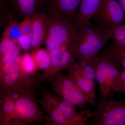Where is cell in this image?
Returning <instances> with one entry per match:
<instances>
[{"label":"cell","instance_id":"6da1fadb","mask_svg":"<svg viewBox=\"0 0 125 125\" xmlns=\"http://www.w3.org/2000/svg\"><path fill=\"white\" fill-rule=\"evenodd\" d=\"M77 34L69 46L78 60L92 63L99 52L112 39L110 29H102L94 25L90 21L77 28Z\"/></svg>","mask_w":125,"mask_h":125},{"label":"cell","instance_id":"7a4b0ae2","mask_svg":"<svg viewBox=\"0 0 125 125\" xmlns=\"http://www.w3.org/2000/svg\"><path fill=\"white\" fill-rule=\"evenodd\" d=\"M41 89L42 97L37 101L47 114L46 125H86V121L93 116L91 110L78 112L72 104L43 88Z\"/></svg>","mask_w":125,"mask_h":125},{"label":"cell","instance_id":"3957f363","mask_svg":"<svg viewBox=\"0 0 125 125\" xmlns=\"http://www.w3.org/2000/svg\"><path fill=\"white\" fill-rule=\"evenodd\" d=\"M37 86L23 84L9 88L15 106L14 116L10 125H26L42 122L46 123L47 117L39 107L34 92Z\"/></svg>","mask_w":125,"mask_h":125},{"label":"cell","instance_id":"277c9868","mask_svg":"<svg viewBox=\"0 0 125 125\" xmlns=\"http://www.w3.org/2000/svg\"><path fill=\"white\" fill-rule=\"evenodd\" d=\"M49 18V24L45 45L48 51L69 46L76 37L77 29L73 22L58 12L46 11Z\"/></svg>","mask_w":125,"mask_h":125},{"label":"cell","instance_id":"5b68a950","mask_svg":"<svg viewBox=\"0 0 125 125\" xmlns=\"http://www.w3.org/2000/svg\"><path fill=\"white\" fill-rule=\"evenodd\" d=\"M92 118L90 125H125V101L102 96Z\"/></svg>","mask_w":125,"mask_h":125},{"label":"cell","instance_id":"8992f818","mask_svg":"<svg viewBox=\"0 0 125 125\" xmlns=\"http://www.w3.org/2000/svg\"><path fill=\"white\" fill-rule=\"evenodd\" d=\"M52 89L56 94L65 101L79 107L87 104L96 105V100L87 95L69 76L58 73L51 82Z\"/></svg>","mask_w":125,"mask_h":125},{"label":"cell","instance_id":"52a82bcc","mask_svg":"<svg viewBox=\"0 0 125 125\" xmlns=\"http://www.w3.org/2000/svg\"><path fill=\"white\" fill-rule=\"evenodd\" d=\"M92 63L102 96L108 97L113 93L120 66L110 58L100 55Z\"/></svg>","mask_w":125,"mask_h":125},{"label":"cell","instance_id":"ba28073f","mask_svg":"<svg viewBox=\"0 0 125 125\" xmlns=\"http://www.w3.org/2000/svg\"><path fill=\"white\" fill-rule=\"evenodd\" d=\"M81 89L94 100L97 99L96 78L92 63L78 60L65 70Z\"/></svg>","mask_w":125,"mask_h":125},{"label":"cell","instance_id":"9c48e42d","mask_svg":"<svg viewBox=\"0 0 125 125\" xmlns=\"http://www.w3.org/2000/svg\"><path fill=\"white\" fill-rule=\"evenodd\" d=\"M51 63L42 76L37 79L38 84L42 82L51 83L56 75L75 62V58L68 46L54 48L49 51Z\"/></svg>","mask_w":125,"mask_h":125},{"label":"cell","instance_id":"30bf717a","mask_svg":"<svg viewBox=\"0 0 125 125\" xmlns=\"http://www.w3.org/2000/svg\"><path fill=\"white\" fill-rule=\"evenodd\" d=\"M93 18L98 27L110 29L123 23L125 16L117 0H103Z\"/></svg>","mask_w":125,"mask_h":125},{"label":"cell","instance_id":"8fae6325","mask_svg":"<svg viewBox=\"0 0 125 125\" xmlns=\"http://www.w3.org/2000/svg\"><path fill=\"white\" fill-rule=\"evenodd\" d=\"M38 78L27 76L17 62H8L0 66V87H14L23 84H38Z\"/></svg>","mask_w":125,"mask_h":125},{"label":"cell","instance_id":"7c38bea8","mask_svg":"<svg viewBox=\"0 0 125 125\" xmlns=\"http://www.w3.org/2000/svg\"><path fill=\"white\" fill-rule=\"evenodd\" d=\"M32 32L30 53L35 55L43 45L45 44L49 24V18L46 11L40 10L32 16Z\"/></svg>","mask_w":125,"mask_h":125},{"label":"cell","instance_id":"4fadbf2b","mask_svg":"<svg viewBox=\"0 0 125 125\" xmlns=\"http://www.w3.org/2000/svg\"><path fill=\"white\" fill-rule=\"evenodd\" d=\"M82 0H43L42 10L57 11L72 21L74 20Z\"/></svg>","mask_w":125,"mask_h":125},{"label":"cell","instance_id":"5bb4252c","mask_svg":"<svg viewBox=\"0 0 125 125\" xmlns=\"http://www.w3.org/2000/svg\"><path fill=\"white\" fill-rule=\"evenodd\" d=\"M15 106L8 87H0V125H10L14 116Z\"/></svg>","mask_w":125,"mask_h":125},{"label":"cell","instance_id":"9a60e30c","mask_svg":"<svg viewBox=\"0 0 125 125\" xmlns=\"http://www.w3.org/2000/svg\"><path fill=\"white\" fill-rule=\"evenodd\" d=\"M43 0H10V7L16 16L24 20L42 10Z\"/></svg>","mask_w":125,"mask_h":125},{"label":"cell","instance_id":"2e32d148","mask_svg":"<svg viewBox=\"0 0 125 125\" xmlns=\"http://www.w3.org/2000/svg\"><path fill=\"white\" fill-rule=\"evenodd\" d=\"M103 0H82L74 20L76 28L90 21L100 7Z\"/></svg>","mask_w":125,"mask_h":125},{"label":"cell","instance_id":"e0dca14e","mask_svg":"<svg viewBox=\"0 0 125 125\" xmlns=\"http://www.w3.org/2000/svg\"><path fill=\"white\" fill-rule=\"evenodd\" d=\"M18 43L7 38L1 39L0 42V66L8 62L16 61L21 56Z\"/></svg>","mask_w":125,"mask_h":125},{"label":"cell","instance_id":"ac0fdd59","mask_svg":"<svg viewBox=\"0 0 125 125\" xmlns=\"http://www.w3.org/2000/svg\"><path fill=\"white\" fill-rule=\"evenodd\" d=\"M100 55L110 58L125 70V46L112 45L103 51Z\"/></svg>","mask_w":125,"mask_h":125},{"label":"cell","instance_id":"d6986e66","mask_svg":"<svg viewBox=\"0 0 125 125\" xmlns=\"http://www.w3.org/2000/svg\"><path fill=\"white\" fill-rule=\"evenodd\" d=\"M13 15L10 11L8 24L2 33L1 38L9 39L18 43V39L22 32L16 16Z\"/></svg>","mask_w":125,"mask_h":125},{"label":"cell","instance_id":"ffe728a7","mask_svg":"<svg viewBox=\"0 0 125 125\" xmlns=\"http://www.w3.org/2000/svg\"><path fill=\"white\" fill-rule=\"evenodd\" d=\"M20 65L22 71L25 75L35 77V74L38 70L33 56L30 52H24L22 55Z\"/></svg>","mask_w":125,"mask_h":125},{"label":"cell","instance_id":"44dd1931","mask_svg":"<svg viewBox=\"0 0 125 125\" xmlns=\"http://www.w3.org/2000/svg\"><path fill=\"white\" fill-rule=\"evenodd\" d=\"M33 56L38 70H46L51 63L50 52L47 49H40Z\"/></svg>","mask_w":125,"mask_h":125},{"label":"cell","instance_id":"7402d4cb","mask_svg":"<svg viewBox=\"0 0 125 125\" xmlns=\"http://www.w3.org/2000/svg\"><path fill=\"white\" fill-rule=\"evenodd\" d=\"M111 31L112 45L125 46V23H122L110 28Z\"/></svg>","mask_w":125,"mask_h":125},{"label":"cell","instance_id":"603a6c76","mask_svg":"<svg viewBox=\"0 0 125 125\" xmlns=\"http://www.w3.org/2000/svg\"><path fill=\"white\" fill-rule=\"evenodd\" d=\"M10 0H0V24L3 25L9 20Z\"/></svg>","mask_w":125,"mask_h":125},{"label":"cell","instance_id":"cb8c5ba5","mask_svg":"<svg viewBox=\"0 0 125 125\" xmlns=\"http://www.w3.org/2000/svg\"><path fill=\"white\" fill-rule=\"evenodd\" d=\"M113 93L125 94V70L120 71L114 86Z\"/></svg>","mask_w":125,"mask_h":125},{"label":"cell","instance_id":"d4e9b609","mask_svg":"<svg viewBox=\"0 0 125 125\" xmlns=\"http://www.w3.org/2000/svg\"><path fill=\"white\" fill-rule=\"evenodd\" d=\"M32 16L27 17L19 23L22 35L32 37Z\"/></svg>","mask_w":125,"mask_h":125},{"label":"cell","instance_id":"484cf974","mask_svg":"<svg viewBox=\"0 0 125 125\" xmlns=\"http://www.w3.org/2000/svg\"><path fill=\"white\" fill-rule=\"evenodd\" d=\"M31 42L32 37L22 34L19 37L18 40V44L24 52L30 51Z\"/></svg>","mask_w":125,"mask_h":125},{"label":"cell","instance_id":"4316f807","mask_svg":"<svg viewBox=\"0 0 125 125\" xmlns=\"http://www.w3.org/2000/svg\"><path fill=\"white\" fill-rule=\"evenodd\" d=\"M123 9L125 16V0H117Z\"/></svg>","mask_w":125,"mask_h":125}]
</instances>
